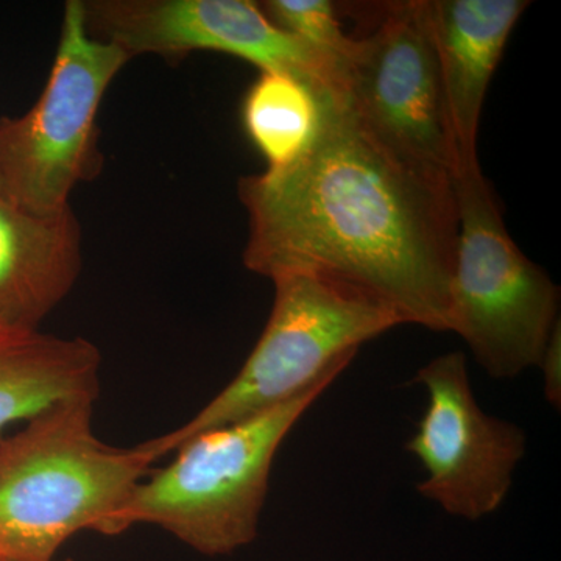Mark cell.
Listing matches in <instances>:
<instances>
[{"label":"cell","mask_w":561,"mask_h":561,"mask_svg":"<svg viewBox=\"0 0 561 561\" xmlns=\"http://www.w3.org/2000/svg\"><path fill=\"white\" fill-rule=\"evenodd\" d=\"M319 95V135L300 160L239 181L249 214L243 264L271 279L319 273L389 306L402 324L449 332L453 180L387 150L339 92Z\"/></svg>","instance_id":"1"},{"label":"cell","mask_w":561,"mask_h":561,"mask_svg":"<svg viewBox=\"0 0 561 561\" xmlns=\"http://www.w3.org/2000/svg\"><path fill=\"white\" fill-rule=\"evenodd\" d=\"M94 404L61 402L0 440V559L54 561L80 531L124 534L122 512L154 461L102 442Z\"/></svg>","instance_id":"2"},{"label":"cell","mask_w":561,"mask_h":561,"mask_svg":"<svg viewBox=\"0 0 561 561\" xmlns=\"http://www.w3.org/2000/svg\"><path fill=\"white\" fill-rule=\"evenodd\" d=\"M342 370L298 397L194 435L165 467L140 481L121 516L122 530L150 524L206 557L247 548L260 534L273 461L291 430Z\"/></svg>","instance_id":"3"},{"label":"cell","mask_w":561,"mask_h":561,"mask_svg":"<svg viewBox=\"0 0 561 561\" xmlns=\"http://www.w3.org/2000/svg\"><path fill=\"white\" fill-rule=\"evenodd\" d=\"M272 283L271 317L241 370L186 423L139 443L151 460L202 432L283 404L331 371H345L362 345L402 324L389 306L319 273H280Z\"/></svg>","instance_id":"4"},{"label":"cell","mask_w":561,"mask_h":561,"mask_svg":"<svg viewBox=\"0 0 561 561\" xmlns=\"http://www.w3.org/2000/svg\"><path fill=\"white\" fill-rule=\"evenodd\" d=\"M457 231L449 332H456L491 378L537 367L559 311V287L518 249L481 164L457 169Z\"/></svg>","instance_id":"5"},{"label":"cell","mask_w":561,"mask_h":561,"mask_svg":"<svg viewBox=\"0 0 561 561\" xmlns=\"http://www.w3.org/2000/svg\"><path fill=\"white\" fill-rule=\"evenodd\" d=\"M130 57L91 36L83 0H69L43 94L24 116L0 117V191L33 213L69 208L72 191L101 172L98 116Z\"/></svg>","instance_id":"6"},{"label":"cell","mask_w":561,"mask_h":561,"mask_svg":"<svg viewBox=\"0 0 561 561\" xmlns=\"http://www.w3.org/2000/svg\"><path fill=\"white\" fill-rule=\"evenodd\" d=\"M342 98L373 138L413 168L453 180L456 150L427 0L387 3L343 77Z\"/></svg>","instance_id":"7"},{"label":"cell","mask_w":561,"mask_h":561,"mask_svg":"<svg viewBox=\"0 0 561 561\" xmlns=\"http://www.w3.org/2000/svg\"><path fill=\"white\" fill-rule=\"evenodd\" d=\"M413 382L427 393L426 411L405 443L426 471L416 490L467 522L493 515L511 493L513 472L526 454V434L482 411L461 351L435 357Z\"/></svg>","instance_id":"8"},{"label":"cell","mask_w":561,"mask_h":561,"mask_svg":"<svg viewBox=\"0 0 561 561\" xmlns=\"http://www.w3.org/2000/svg\"><path fill=\"white\" fill-rule=\"evenodd\" d=\"M83 10L91 36L130 58L220 51L261 72L290 73L319 91L339 88L316 51L276 27L250 0H83Z\"/></svg>","instance_id":"9"},{"label":"cell","mask_w":561,"mask_h":561,"mask_svg":"<svg viewBox=\"0 0 561 561\" xmlns=\"http://www.w3.org/2000/svg\"><path fill=\"white\" fill-rule=\"evenodd\" d=\"M527 7L526 0H427L456 171L479 164L476 144L486 90Z\"/></svg>","instance_id":"10"},{"label":"cell","mask_w":561,"mask_h":561,"mask_svg":"<svg viewBox=\"0 0 561 561\" xmlns=\"http://www.w3.org/2000/svg\"><path fill=\"white\" fill-rule=\"evenodd\" d=\"M81 250L70 206L33 213L0 192V327L39 330L79 280Z\"/></svg>","instance_id":"11"},{"label":"cell","mask_w":561,"mask_h":561,"mask_svg":"<svg viewBox=\"0 0 561 561\" xmlns=\"http://www.w3.org/2000/svg\"><path fill=\"white\" fill-rule=\"evenodd\" d=\"M101 367V351L87 339L0 327V440L61 402L98 400Z\"/></svg>","instance_id":"12"},{"label":"cell","mask_w":561,"mask_h":561,"mask_svg":"<svg viewBox=\"0 0 561 561\" xmlns=\"http://www.w3.org/2000/svg\"><path fill=\"white\" fill-rule=\"evenodd\" d=\"M319 90L290 73L265 70L251 84L242 103L247 136L278 171L300 160L319 135Z\"/></svg>","instance_id":"13"},{"label":"cell","mask_w":561,"mask_h":561,"mask_svg":"<svg viewBox=\"0 0 561 561\" xmlns=\"http://www.w3.org/2000/svg\"><path fill=\"white\" fill-rule=\"evenodd\" d=\"M268 20L316 51L327 62L342 92L343 77L356 39L343 33L335 5L328 0H267L260 3Z\"/></svg>","instance_id":"14"},{"label":"cell","mask_w":561,"mask_h":561,"mask_svg":"<svg viewBox=\"0 0 561 561\" xmlns=\"http://www.w3.org/2000/svg\"><path fill=\"white\" fill-rule=\"evenodd\" d=\"M537 367L541 368L545 398L553 409L561 408V331L560 320L549 335L541 359Z\"/></svg>","instance_id":"15"},{"label":"cell","mask_w":561,"mask_h":561,"mask_svg":"<svg viewBox=\"0 0 561 561\" xmlns=\"http://www.w3.org/2000/svg\"><path fill=\"white\" fill-rule=\"evenodd\" d=\"M0 561H18V560L0 559ZM54 561H57V560H54ZM65 561H72V560H65Z\"/></svg>","instance_id":"16"},{"label":"cell","mask_w":561,"mask_h":561,"mask_svg":"<svg viewBox=\"0 0 561 561\" xmlns=\"http://www.w3.org/2000/svg\"><path fill=\"white\" fill-rule=\"evenodd\" d=\"M0 192H2V191H0Z\"/></svg>","instance_id":"17"}]
</instances>
